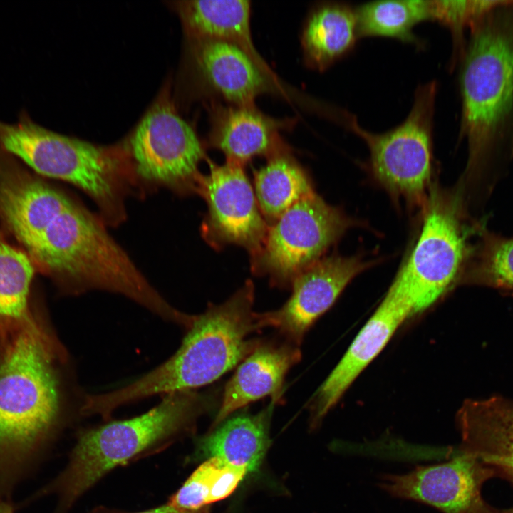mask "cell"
<instances>
[{
  "mask_svg": "<svg viewBox=\"0 0 513 513\" xmlns=\"http://www.w3.org/2000/svg\"><path fill=\"white\" fill-rule=\"evenodd\" d=\"M470 31L459 80L468 156L456 190L479 209L513 160V1H502Z\"/></svg>",
  "mask_w": 513,
  "mask_h": 513,
  "instance_id": "obj_1",
  "label": "cell"
},
{
  "mask_svg": "<svg viewBox=\"0 0 513 513\" xmlns=\"http://www.w3.org/2000/svg\"><path fill=\"white\" fill-rule=\"evenodd\" d=\"M63 346L33 309L0 328V496L10 499L51 436L60 412L55 364Z\"/></svg>",
  "mask_w": 513,
  "mask_h": 513,
  "instance_id": "obj_2",
  "label": "cell"
},
{
  "mask_svg": "<svg viewBox=\"0 0 513 513\" xmlns=\"http://www.w3.org/2000/svg\"><path fill=\"white\" fill-rule=\"evenodd\" d=\"M251 280L225 302L209 304L188 328L180 348L167 361L133 383L115 390L88 395L90 415L106 418L124 404L153 395L192 390L217 380L249 355L260 343L249 338L262 329L253 311Z\"/></svg>",
  "mask_w": 513,
  "mask_h": 513,
  "instance_id": "obj_3",
  "label": "cell"
},
{
  "mask_svg": "<svg viewBox=\"0 0 513 513\" xmlns=\"http://www.w3.org/2000/svg\"><path fill=\"white\" fill-rule=\"evenodd\" d=\"M32 261L68 292L101 289L125 295L187 328L192 315L171 306L147 281L102 224L73 202L56 219Z\"/></svg>",
  "mask_w": 513,
  "mask_h": 513,
  "instance_id": "obj_4",
  "label": "cell"
},
{
  "mask_svg": "<svg viewBox=\"0 0 513 513\" xmlns=\"http://www.w3.org/2000/svg\"><path fill=\"white\" fill-rule=\"evenodd\" d=\"M212 404L210 395L173 392L139 416L81 433L66 469L42 492H56L61 507H69L110 470L187 428Z\"/></svg>",
  "mask_w": 513,
  "mask_h": 513,
  "instance_id": "obj_5",
  "label": "cell"
},
{
  "mask_svg": "<svg viewBox=\"0 0 513 513\" xmlns=\"http://www.w3.org/2000/svg\"><path fill=\"white\" fill-rule=\"evenodd\" d=\"M0 146L39 176L80 187L108 212L120 207L127 177L108 149L45 128L25 109L14 123L0 120Z\"/></svg>",
  "mask_w": 513,
  "mask_h": 513,
  "instance_id": "obj_6",
  "label": "cell"
},
{
  "mask_svg": "<svg viewBox=\"0 0 513 513\" xmlns=\"http://www.w3.org/2000/svg\"><path fill=\"white\" fill-rule=\"evenodd\" d=\"M423 226L410 255L389 288L413 314L420 312L461 281L472 254L467 214L455 192L432 187Z\"/></svg>",
  "mask_w": 513,
  "mask_h": 513,
  "instance_id": "obj_7",
  "label": "cell"
},
{
  "mask_svg": "<svg viewBox=\"0 0 513 513\" xmlns=\"http://www.w3.org/2000/svg\"><path fill=\"white\" fill-rule=\"evenodd\" d=\"M437 85L418 86L408 116L399 125L382 133H370L348 115L345 124L366 142L369 167L375 181L391 197L410 207L424 208L431 188L432 135Z\"/></svg>",
  "mask_w": 513,
  "mask_h": 513,
  "instance_id": "obj_8",
  "label": "cell"
},
{
  "mask_svg": "<svg viewBox=\"0 0 513 513\" xmlns=\"http://www.w3.org/2000/svg\"><path fill=\"white\" fill-rule=\"evenodd\" d=\"M356 224L354 219L314 192L269 225L260 251L251 257L252 271L256 275H268L273 286H291Z\"/></svg>",
  "mask_w": 513,
  "mask_h": 513,
  "instance_id": "obj_9",
  "label": "cell"
},
{
  "mask_svg": "<svg viewBox=\"0 0 513 513\" xmlns=\"http://www.w3.org/2000/svg\"><path fill=\"white\" fill-rule=\"evenodd\" d=\"M209 164V172L200 175L195 188L208 207L202 234L215 249L238 245L252 257L264 244L269 224L244 166L229 161L222 165Z\"/></svg>",
  "mask_w": 513,
  "mask_h": 513,
  "instance_id": "obj_10",
  "label": "cell"
},
{
  "mask_svg": "<svg viewBox=\"0 0 513 513\" xmlns=\"http://www.w3.org/2000/svg\"><path fill=\"white\" fill-rule=\"evenodd\" d=\"M135 170L143 179L195 190L204 151L193 128L168 103L151 108L131 141Z\"/></svg>",
  "mask_w": 513,
  "mask_h": 513,
  "instance_id": "obj_11",
  "label": "cell"
},
{
  "mask_svg": "<svg viewBox=\"0 0 513 513\" xmlns=\"http://www.w3.org/2000/svg\"><path fill=\"white\" fill-rule=\"evenodd\" d=\"M495 475L475 456L460 451L447 462L384 475L379 486L393 497L425 503L442 513H502L481 494L484 481Z\"/></svg>",
  "mask_w": 513,
  "mask_h": 513,
  "instance_id": "obj_12",
  "label": "cell"
},
{
  "mask_svg": "<svg viewBox=\"0 0 513 513\" xmlns=\"http://www.w3.org/2000/svg\"><path fill=\"white\" fill-rule=\"evenodd\" d=\"M373 264L359 255L322 257L294 280L291 295L281 308L259 314L261 328L273 327L286 341L299 346L349 282Z\"/></svg>",
  "mask_w": 513,
  "mask_h": 513,
  "instance_id": "obj_13",
  "label": "cell"
},
{
  "mask_svg": "<svg viewBox=\"0 0 513 513\" xmlns=\"http://www.w3.org/2000/svg\"><path fill=\"white\" fill-rule=\"evenodd\" d=\"M413 314L408 304L388 289L341 361L311 400V426L316 428L362 370L378 355L398 328Z\"/></svg>",
  "mask_w": 513,
  "mask_h": 513,
  "instance_id": "obj_14",
  "label": "cell"
},
{
  "mask_svg": "<svg viewBox=\"0 0 513 513\" xmlns=\"http://www.w3.org/2000/svg\"><path fill=\"white\" fill-rule=\"evenodd\" d=\"M193 63L206 92L228 104L251 105L260 95L275 93V76L240 47L221 40L194 39Z\"/></svg>",
  "mask_w": 513,
  "mask_h": 513,
  "instance_id": "obj_15",
  "label": "cell"
},
{
  "mask_svg": "<svg viewBox=\"0 0 513 513\" xmlns=\"http://www.w3.org/2000/svg\"><path fill=\"white\" fill-rule=\"evenodd\" d=\"M208 144L222 151L227 161L244 166L256 156L269 157L286 147L279 135L291 120L271 118L254 104L222 105L212 101Z\"/></svg>",
  "mask_w": 513,
  "mask_h": 513,
  "instance_id": "obj_16",
  "label": "cell"
},
{
  "mask_svg": "<svg viewBox=\"0 0 513 513\" xmlns=\"http://www.w3.org/2000/svg\"><path fill=\"white\" fill-rule=\"evenodd\" d=\"M457 424L460 451L513 482V400L499 395L467 400L457 414Z\"/></svg>",
  "mask_w": 513,
  "mask_h": 513,
  "instance_id": "obj_17",
  "label": "cell"
},
{
  "mask_svg": "<svg viewBox=\"0 0 513 513\" xmlns=\"http://www.w3.org/2000/svg\"><path fill=\"white\" fill-rule=\"evenodd\" d=\"M301 358L299 346L286 341H260L226 384L212 428L233 412L262 398L270 395L272 401L280 400L286 375Z\"/></svg>",
  "mask_w": 513,
  "mask_h": 513,
  "instance_id": "obj_18",
  "label": "cell"
},
{
  "mask_svg": "<svg viewBox=\"0 0 513 513\" xmlns=\"http://www.w3.org/2000/svg\"><path fill=\"white\" fill-rule=\"evenodd\" d=\"M358 38L355 9L338 2L316 6L302 31L305 63L314 70L325 71L351 52Z\"/></svg>",
  "mask_w": 513,
  "mask_h": 513,
  "instance_id": "obj_19",
  "label": "cell"
},
{
  "mask_svg": "<svg viewBox=\"0 0 513 513\" xmlns=\"http://www.w3.org/2000/svg\"><path fill=\"white\" fill-rule=\"evenodd\" d=\"M180 11L187 29L194 39H216L233 43L243 49L264 71L274 75L252 41L249 1H188L182 3Z\"/></svg>",
  "mask_w": 513,
  "mask_h": 513,
  "instance_id": "obj_20",
  "label": "cell"
},
{
  "mask_svg": "<svg viewBox=\"0 0 513 513\" xmlns=\"http://www.w3.org/2000/svg\"><path fill=\"white\" fill-rule=\"evenodd\" d=\"M269 406L257 414H240L229 418L199 442V450L210 457H218L247 472L260 466L270 444L269 425L274 407Z\"/></svg>",
  "mask_w": 513,
  "mask_h": 513,
  "instance_id": "obj_21",
  "label": "cell"
},
{
  "mask_svg": "<svg viewBox=\"0 0 513 513\" xmlns=\"http://www.w3.org/2000/svg\"><path fill=\"white\" fill-rule=\"evenodd\" d=\"M254 186L259 209L269 225L315 192L308 172L288 146L267 157L266 163L254 172Z\"/></svg>",
  "mask_w": 513,
  "mask_h": 513,
  "instance_id": "obj_22",
  "label": "cell"
},
{
  "mask_svg": "<svg viewBox=\"0 0 513 513\" xmlns=\"http://www.w3.org/2000/svg\"><path fill=\"white\" fill-rule=\"evenodd\" d=\"M356 10L359 37L383 36L423 46L413 30L419 23L432 20V3L426 0L369 1Z\"/></svg>",
  "mask_w": 513,
  "mask_h": 513,
  "instance_id": "obj_23",
  "label": "cell"
},
{
  "mask_svg": "<svg viewBox=\"0 0 513 513\" xmlns=\"http://www.w3.org/2000/svg\"><path fill=\"white\" fill-rule=\"evenodd\" d=\"M37 269L28 254L0 230V328L32 311L31 286Z\"/></svg>",
  "mask_w": 513,
  "mask_h": 513,
  "instance_id": "obj_24",
  "label": "cell"
},
{
  "mask_svg": "<svg viewBox=\"0 0 513 513\" xmlns=\"http://www.w3.org/2000/svg\"><path fill=\"white\" fill-rule=\"evenodd\" d=\"M460 284L484 286L513 294V237L487 229L478 231Z\"/></svg>",
  "mask_w": 513,
  "mask_h": 513,
  "instance_id": "obj_25",
  "label": "cell"
},
{
  "mask_svg": "<svg viewBox=\"0 0 513 513\" xmlns=\"http://www.w3.org/2000/svg\"><path fill=\"white\" fill-rule=\"evenodd\" d=\"M247 472L244 467L209 457L194 471L168 504L185 510L202 509L229 496Z\"/></svg>",
  "mask_w": 513,
  "mask_h": 513,
  "instance_id": "obj_26",
  "label": "cell"
},
{
  "mask_svg": "<svg viewBox=\"0 0 513 513\" xmlns=\"http://www.w3.org/2000/svg\"><path fill=\"white\" fill-rule=\"evenodd\" d=\"M502 1H432V20L447 26L452 34L455 61L462 58L466 46L464 30L478 21Z\"/></svg>",
  "mask_w": 513,
  "mask_h": 513,
  "instance_id": "obj_27",
  "label": "cell"
},
{
  "mask_svg": "<svg viewBox=\"0 0 513 513\" xmlns=\"http://www.w3.org/2000/svg\"><path fill=\"white\" fill-rule=\"evenodd\" d=\"M138 513H209V512L205 508H202V509H200L199 510H195V511H190V510H185V509L176 508V507H172L167 504V505H165L162 507H157L155 509H152L150 510L138 512Z\"/></svg>",
  "mask_w": 513,
  "mask_h": 513,
  "instance_id": "obj_28",
  "label": "cell"
},
{
  "mask_svg": "<svg viewBox=\"0 0 513 513\" xmlns=\"http://www.w3.org/2000/svg\"><path fill=\"white\" fill-rule=\"evenodd\" d=\"M14 509L10 499L0 496V513H14Z\"/></svg>",
  "mask_w": 513,
  "mask_h": 513,
  "instance_id": "obj_29",
  "label": "cell"
},
{
  "mask_svg": "<svg viewBox=\"0 0 513 513\" xmlns=\"http://www.w3.org/2000/svg\"><path fill=\"white\" fill-rule=\"evenodd\" d=\"M502 513H513V507L509 509L502 512Z\"/></svg>",
  "mask_w": 513,
  "mask_h": 513,
  "instance_id": "obj_30",
  "label": "cell"
}]
</instances>
